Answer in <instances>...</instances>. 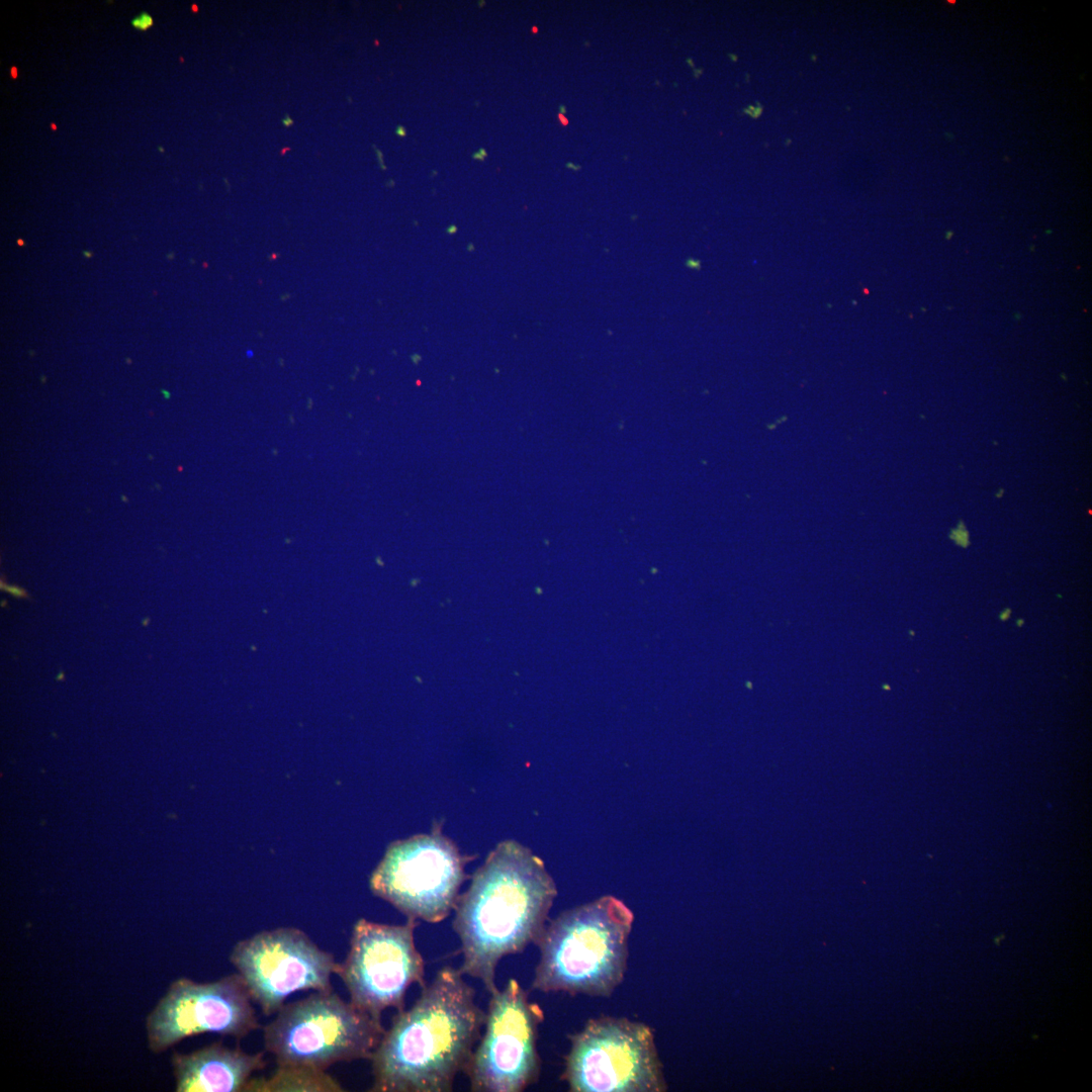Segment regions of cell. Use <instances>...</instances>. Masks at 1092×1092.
Returning a JSON list of instances; mask_svg holds the SVG:
<instances>
[{
	"mask_svg": "<svg viewBox=\"0 0 1092 1092\" xmlns=\"http://www.w3.org/2000/svg\"><path fill=\"white\" fill-rule=\"evenodd\" d=\"M230 962L265 1016L276 1014L299 991L333 989L339 963L301 929L278 927L238 941Z\"/></svg>",
	"mask_w": 1092,
	"mask_h": 1092,
	"instance_id": "9",
	"label": "cell"
},
{
	"mask_svg": "<svg viewBox=\"0 0 1092 1092\" xmlns=\"http://www.w3.org/2000/svg\"><path fill=\"white\" fill-rule=\"evenodd\" d=\"M283 122H284L285 124H287V122H288V124H290V123H292V120H291V119H290L289 117H287V119H286V120H283Z\"/></svg>",
	"mask_w": 1092,
	"mask_h": 1092,
	"instance_id": "20",
	"label": "cell"
},
{
	"mask_svg": "<svg viewBox=\"0 0 1092 1092\" xmlns=\"http://www.w3.org/2000/svg\"><path fill=\"white\" fill-rule=\"evenodd\" d=\"M490 994L484 1033L464 1073L472 1092H521L540 1076L537 1039L544 1012L516 979Z\"/></svg>",
	"mask_w": 1092,
	"mask_h": 1092,
	"instance_id": "7",
	"label": "cell"
},
{
	"mask_svg": "<svg viewBox=\"0 0 1092 1092\" xmlns=\"http://www.w3.org/2000/svg\"><path fill=\"white\" fill-rule=\"evenodd\" d=\"M559 119L563 125H567L568 121L562 114H559Z\"/></svg>",
	"mask_w": 1092,
	"mask_h": 1092,
	"instance_id": "18",
	"label": "cell"
},
{
	"mask_svg": "<svg viewBox=\"0 0 1092 1092\" xmlns=\"http://www.w3.org/2000/svg\"><path fill=\"white\" fill-rule=\"evenodd\" d=\"M396 133L398 135H405L404 128L402 126H398L397 129H396Z\"/></svg>",
	"mask_w": 1092,
	"mask_h": 1092,
	"instance_id": "17",
	"label": "cell"
},
{
	"mask_svg": "<svg viewBox=\"0 0 1092 1092\" xmlns=\"http://www.w3.org/2000/svg\"><path fill=\"white\" fill-rule=\"evenodd\" d=\"M1 588L4 589L5 592H8V593L12 594L15 597L24 598V599H28V600L30 598L29 595L24 589L16 587V586H12V585L8 586V585H6V583H4L3 580H1Z\"/></svg>",
	"mask_w": 1092,
	"mask_h": 1092,
	"instance_id": "15",
	"label": "cell"
},
{
	"mask_svg": "<svg viewBox=\"0 0 1092 1092\" xmlns=\"http://www.w3.org/2000/svg\"><path fill=\"white\" fill-rule=\"evenodd\" d=\"M245 1091H344L326 1071L304 1067H278L269 1078L251 1079Z\"/></svg>",
	"mask_w": 1092,
	"mask_h": 1092,
	"instance_id": "12",
	"label": "cell"
},
{
	"mask_svg": "<svg viewBox=\"0 0 1092 1092\" xmlns=\"http://www.w3.org/2000/svg\"><path fill=\"white\" fill-rule=\"evenodd\" d=\"M1023 624H1024V620H1023V619H1018V620L1016 621V625H1017L1018 627H1022V626H1023Z\"/></svg>",
	"mask_w": 1092,
	"mask_h": 1092,
	"instance_id": "19",
	"label": "cell"
},
{
	"mask_svg": "<svg viewBox=\"0 0 1092 1092\" xmlns=\"http://www.w3.org/2000/svg\"><path fill=\"white\" fill-rule=\"evenodd\" d=\"M266 1065L264 1052L251 1054L222 1041L171 1056L176 1092H243Z\"/></svg>",
	"mask_w": 1092,
	"mask_h": 1092,
	"instance_id": "11",
	"label": "cell"
},
{
	"mask_svg": "<svg viewBox=\"0 0 1092 1092\" xmlns=\"http://www.w3.org/2000/svg\"><path fill=\"white\" fill-rule=\"evenodd\" d=\"M556 895L541 858L519 842H500L454 908L452 927L461 944L463 975L493 992L498 963L537 942Z\"/></svg>",
	"mask_w": 1092,
	"mask_h": 1092,
	"instance_id": "2",
	"label": "cell"
},
{
	"mask_svg": "<svg viewBox=\"0 0 1092 1092\" xmlns=\"http://www.w3.org/2000/svg\"><path fill=\"white\" fill-rule=\"evenodd\" d=\"M1010 615H1011V609H1010V608H1005V609H1004V610H1003V611H1002V612H1001V613L999 614V619H1000V620H1001L1002 622H1005V621H1007V620L1009 619Z\"/></svg>",
	"mask_w": 1092,
	"mask_h": 1092,
	"instance_id": "16",
	"label": "cell"
},
{
	"mask_svg": "<svg viewBox=\"0 0 1092 1092\" xmlns=\"http://www.w3.org/2000/svg\"><path fill=\"white\" fill-rule=\"evenodd\" d=\"M533 32H537V27H532Z\"/></svg>",
	"mask_w": 1092,
	"mask_h": 1092,
	"instance_id": "21",
	"label": "cell"
},
{
	"mask_svg": "<svg viewBox=\"0 0 1092 1092\" xmlns=\"http://www.w3.org/2000/svg\"><path fill=\"white\" fill-rule=\"evenodd\" d=\"M951 533L952 534L949 535V536H950L951 539H953L956 541L957 544H959V545H961L963 547H966V546L969 545L968 532L965 530L964 527H963V529L958 527V529L952 530Z\"/></svg>",
	"mask_w": 1092,
	"mask_h": 1092,
	"instance_id": "14",
	"label": "cell"
},
{
	"mask_svg": "<svg viewBox=\"0 0 1092 1092\" xmlns=\"http://www.w3.org/2000/svg\"><path fill=\"white\" fill-rule=\"evenodd\" d=\"M15 75H16V70H15V68H13V77L14 78H15Z\"/></svg>",
	"mask_w": 1092,
	"mask_h": 1092,
	"instance_id": "22",
	"label": "cell"
},
{
	"mask_svg": "<svg viewBox=\"0 0 1092 1092\" xmlns=\"http://www.w3.org/2000/svg\"><path fill=\"white\" fill-rule=\"evenodd\" d=\"M466 857L436 832L393 842L373 871L372 893L407 919L437 923L455 908Z\"/></svg>",
	"mask_w": 1092,
	"mask_h": 1092,
	"instance_id": "6",
	"label": "cell"
},
{
	"mask_svg": "<svg viewBox=\"0 0 1092 1092\" xmlns=\"http://www.w3.org/2000/svg\"><path fill=\"white\" fill-rule=\"evenodd\" d=\"M417 925L414 919L404 924L364 918L355 922L349 950L336 974L354 1006L381 1018L386 1008L404 1009L405 993L413 984H426L424 959L415 943Z\"/></svg>",
	"mask_w": 1092,
	"mask_h": 1092,
	"instance_id": "8",
	"label": "cell"
},
{
	"mask_svg": "<svg viewBox=\"0 0 1092 1092\" xmlns=\"http://www.w3.org/2000/svg\"><path fill=\"white\" fill-rule=\"evenodd\" d=\"M561 1079L572 1092L666 1091L654 1033L643 1022L600 1016L569 1035Z\"/></svg>",
	"mask_w": 1092,
	"mask_h": 1092,
	"instance_id": "5",
	"label": "cell"
},
{
	"mask_svg": "<svg viewBox=\"0 0 1092 1092\" xmlns=\"http://www.w3.org/2000/svg\"><path fill=\"white\" fill-rule=\"evenodd\" d=\"M634 915L608 895L561 912L545 925L532 989L609 997L623 982Z\"/></svg>",
	"mask_w": 1092,
	"mask_h": 1092,
	"instance_id": "3",
	"label": "cell"
},
{
	"mask_svg": "<svg viewBox=\"0 0 1092 1092\" xmlns=\"http://www.w3.org/2000/svg\"><path fill=\"white\" fill-rule=\"evenodd\" d=\"M384 1031L381 1018L331 989L285 1003L264 1025L263 1043L278 1067L327 1071L340 1062L370 1060Z\"/></svg>",
	"mask_w": 1092,
	"mask_h": 1092,
	"instance_id": "4",
	"label": "cell"
},
{
	"mask_svg": "<svg viewBox=\"0 0 1092 1092\" xmlns=\"http://www.w3.org/2000/svg\"><path fill=\"white\" fill-rule=\"evenodd\" d=\"M130 24L138 30L146 31L153 26L154 19L151 14L143 11L136 17L131 19Z\"/></svg>",
	"mask_w": 1092,
	"mask_h": 1092,
	"instance_id": "13",
	"label": "cell"
},
{
	"mask_svg": "<svg viewBox=\"0 0 1092 1092\" xmlns=\"http://www.w3.org/2000/svg\"><path fill=\"white\" fill-rule=\"evenodd\" d=\"M421 988L370 1058L371 1092H449L468 1065L485 1019L474 989L450 966Z\"/></svg>",
	"mask_w": 1092,
	"mask_h": 1092,
	"instance_id": "1",
	"label": "cell"
},
{
	"mask_svg": "<svg viewBox=\"0 0 1092 1092\" xmlns=\"http://www.w3.org/2000/svg\"><path fill=\"white\" fill-rule=\"evenodd\" d=\"M261 1027L240 974L210 982L173 981L146 1018L148 1049L159 1055L203 1033L241 1040Z\"/></svg>",
	"mask_w": 1092,
	"mask_h": 1092,
	"instance_id": "10",
	"label": "cell"
}]
</instances>
